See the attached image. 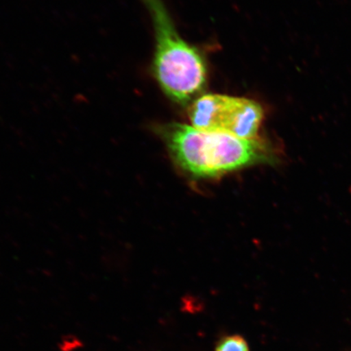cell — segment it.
Wrapping results in <instances>:
<instances>
[{
	"instance_id": "obj_3",
	"label": "cell",
	"mask_w": 351,
	"mask_h": 351,
	"mask_svg": "<svg viewBox=\"0 0 351 351\" xmlns=\"http://www.w3.org/2000/svg\"><path fill=\"white\" fill-rule=\"evenodd\" d=\"M189 117L197 130L256 140L263 111L261 105L252 99L205 95L191 105Z\"/></svg>"
},
{
	"instance_id": "obj_4",
	"label": "cell",
	"mask_w": 351,
	"mask_h": 351,
	"mask_svg": "<svg viewBox=\"0 0 351 351\" xmlns=\"http://www.w3.org/2000/svg\"><path fill=\"white\" fill-rule=\"evenodd\" d=\"M214 351H251L247 340L239 335H225L219 337Z\"/></svg>"
},
{
	"instance_id": "obj_1",
	"label": "cell",
	"mask_w": 351,
	"mask_h": 351,
	"mask_svg": "<svg viewBox=\"0 0 351 351\" xmlns=\"http://www.w3.org/2000/svg\"><path fill=\"white\" fill-rule=\"evenodd\" d=\"M157 130L178 165L195 178L217 177L273 158L257 139L209 133L180 123H169Z\"/></svg>"
},
{
	"instance_id": "obj_2",
	"label": "cell",
	"mask_w": 351,
	"mask_h": 351,
	"mask_svg": "<svg viewBox=\"0 0 351 351\" xmlns=\"http://www.w3.org/2000/svg\"><path fill=\"white\" fill-rule=\"evenodd\" d=\"M152 16L156 34L153 72L171 99L186 104L207 82V68L194 47L180 36L162 0H143Z\"/></svg>"
}]
</instances>
